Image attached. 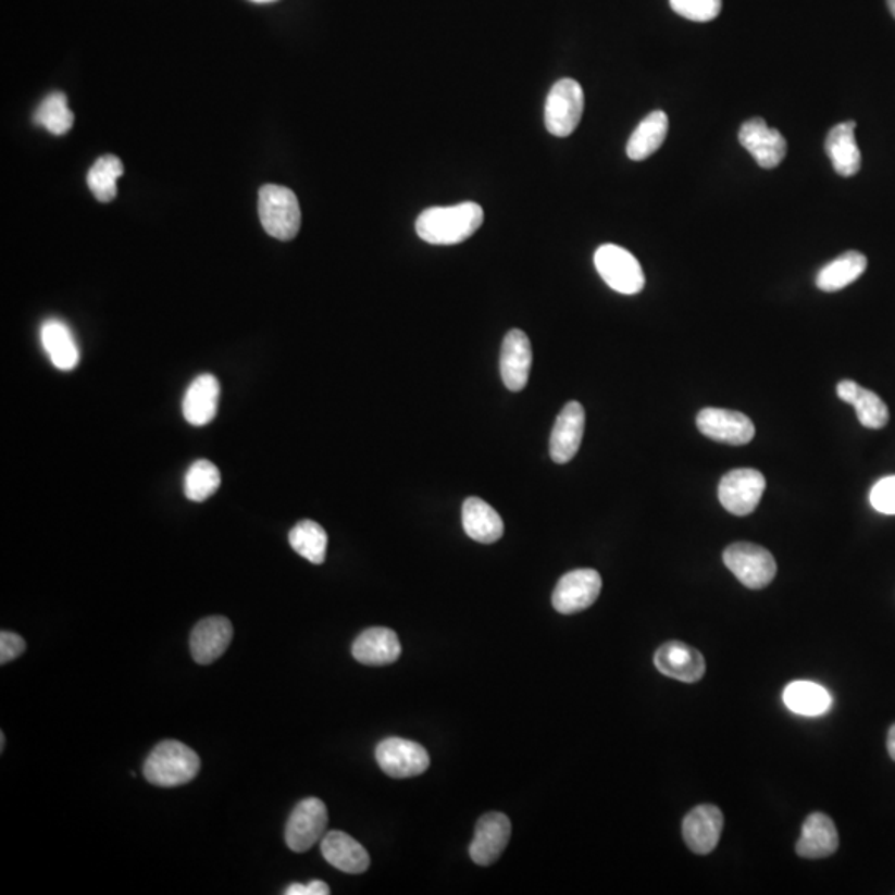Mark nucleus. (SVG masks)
Returning a JSON list of instances; mask_svg holds the SVG:
<instances>
[{
	"instance_id": "obj_1",
	"label": "nucleus",
	"mask_w": 895,
	"mask_h": 895,
	"mask_svg": "<svg viewBox=\"0 0 895 895\" xmlns=\"http://www.w3.org/2000/svg\"><path fill=\"white\" fill-rule=\"evenodd\" d=\"M485 221L483 208L476 202H461L446 208H430L417 220V234L428 245L453 246L470 239Z\"/></svg>"
},
{
	"instance_id": "obj_2",
	"label": "nucleus",
	"mask_w": 895,
	"mask_h": 895,
	"mask_svg": "<svg viewBox=\"0 0 895 895\" xmlns=\"http://www.w3.org/2000/svg\"><path fill=\"white\" fill-rule=\"evenodd\" d=\"M201 760L185 743L176 739L161 742L145 761L144 774L148 783L160 787L183 786L198 776Z\"/></svg>"
},
{
	"instance_id": "obj_3",
	"label": "nucleus",
	"mask_w": 895,
	"mask_h": 895,
	"mask_svg": "<svg viewBox=\"0 0 895 895\" xmlns=\"http://www.w3.org/2000/svg\"><path fill=\"white\" fill-rule=\"evenodd\" d=\"M259 217L269 236L279 240L294 239L302 223L299 199L284 186H262L259 191Z\"/></svg>"
},
{
	"instance_id": "obj_4",
	"label": "nucleus",
	"mask_w": 895,
	"mask_h": 895,
	"mask_svg": "<svg viewBox=\"0 0 895 895\" xmlns=\"http://www.w3.org/2000/svg\"><path fill=\"white\" fill-rule=\"evenodd\" d=\"M584 113V91L572 78H562L547 95L544 123L547 132L558 138L572 135Z\"/></svg>"
},
{
	"instance_id": "obj_5",
	"label": "nucleus",
	"mask_w": 895,
	"mask_h": 895,
	"mask_svg": "<svg viewBox=\"0 0 895 895\" xmlns=\"http://www.w3.org/2000/svg\"><path fill=\"white\" fill-rule=\"evenodd\" d=\"M723 562L748 589H765L776 575V561L770 550L751 543L726 547Z\"/></svg>"
},
{
	"instance_id": "obj_6",
	"label": "nucleus",
	"mask_w": 895,
	"mask_h": 895,
	"mask_svg": "<svg viewBox=\"0 0 895 895\" xmlns=\"http://www.w3.org/2000/svg\"><path fill=\"white\" fill-rule=\"evenodd\" d=\"M594 264L604 283L616 293L634 296L645 286L641 262L627 249L616 245L600 246L594 256Z\"/></svg>"
},
{
	"instance_id": "obj_7",
	"label": "nucleus",
	"mask_w": 895,
	"mask_h": 895,
	"mask_svg": "<svg viewBox=\"0 0 895 895\" xmlns=\"http://www.w3.org/2000/svg\"><path fill=\"white\" fill-rule=\"evenodd\" d=\"M767 488V480L760 471L742 468L721 477L718 498L726 511L735 515H748L760 505Z\"/></svg>"
},
{
	"instance_id": "obj_8",
	"label": "nucleus",
	"mask_w": 895,
	"mask_h": 895,
	"mask_svg": "<svg viewBox=\"0 0 895 895\" xmlns=\"http://www.w3.org/2000/svg\"><path fill=\"white\" fill-rule=\"evenodd\" d=\"M376 763L395 780L420 776L430 767V756L419 743L403 738H387L375 749Z\"/></svg>"
},
{
	"instance_id": "obj_9",
	"label": "nucleus",
	"mask_w": 895,
	"mask_h": 895,
	"mask_svg": "<svg viewBox=\"0 0 895 895\" xmlns=\"http://www.w3.org/2000/svg\"><path fill=\"white\" fill-rule=\"evenodd\" d=\"M327 824L328 815L324 803L319 798L303 799L287 821V846L294 853H307L325 836Z\"/></svg>"
},
{
	"instance_id": "obj_10",
	"label": "nucleus",
	"mask_w": 895,
	"mask_h": 895,
	"mask_svg": "<svg viewBox=\"0 0 895 895\" xmlns=\"http://www.w3.org/2000/svg\"><path fill=\"white\" fill-rule=\"evenodd\" d=\"M602 591V577L594 569H575L562 575L552 593V606L559 613L582 612L589 609Z\"/></svg>"
},
{
	"instance_id": "obj_11",
	"label": "nucleus",
	"mask_w": 895,
	"mask_h": 895,
	"mask_svg": "<svg viewBox=\"0 0 895 895\" xmlns=\"http://www.w3.org/2000/svg\"><path fill=\"white\" fill-rule=\"evenodd\" d=\"M697 426L701 435L730 446L748 445L755 438V425L739 411L704 408L698 413Z\"/></svg>"
},
{
	"instance_id": "obj_12",
	"label": "nucleus",
	"mask_w": 895,
	"mask_h": 895,
	"mask_svg": "<svg viewBox=\"0 0 895 895\" xmlns=\"http://www.w3.org/2000/svg\"><path fill=\"white\" fill-rule=\"evenodd\" d=\"M739 144L765 170H773L786 157L787 145L778 129L770 128L763 119L743 123L738 133Z\"/></svg>"
},
{
	"instance_id": "obj_13",
	"label": "nucleus",
	"mask_w": 895,
	"mask_h": 895,
	"mask_svg": "<svg viewBox=\"0 0 895 895\" xmlns=\"http://www.w3.org/2000/svg\"><path fill=\"white\" fill-rule=\"evenodd\" d=\"M511 837V821L502 812H488L481 816L470 846V856L474 865L492 866L502 856Z\"/></svg>"
},
{
	"instance_id": "obj_14",
	"label": "nucleus",
	"mask_w": 895,
	"mask_h": 895,
	"mask_svg": "<svg viewBox=\"0 0 895 895\" xmlns=\"http://www.w3.org/2000/svg\"><path fill=\"white\" fill-rule=\"evenodd\" d=\"M234 629L226 617L214 616L202 619L192 629L189 638L191 657L199 666L216 662L233 642Z\"/></svg>"
},
{
	"instance_id": "obj_15",
	"label": "nucleus",
	"mask_w": 895,
	"mask_h": 895,
	"mask_svg": "<svg viewBox=\"0 0 895 895\" xmlns=\"http://www.w3.org/2000/svg\"><path fill=\"white\" fill-rule=\"evenodd\" d=\"M654 663L662 675L685 683L700 682L707 670L704 656L697 648L676 641L663 644L656 651Z\"/></svg>"
},
{
	"instance_id": "obj_16",
	"label": "nucleus",
	"mask_w": 895,
	"mask_h": 895,
	"mask_svg": "<svg viewBox=\"0 0 895 895\" xmlns=\"http://www.w3.org/2000/svg\"><path fill=\"white\" fill-rule=\"evenodd\" d=\"M585 411L579 401H569L550 433L549 453L556 463H569L577 455L584 436Z\"/></svg>"
},
{
	"instance_id": "obj_17",
	"label": "nucleus",
	"mask_w": 895,
	"mask_h": 895,
	"mask_svg": "<svg viewBox=\"0 0 895 895\" xmlns=\"http://www.w3.org/2000/svg\"><path fill=\"white\" fill-rule=\"evenodd\" d=\"M533 365V347L530 337L520 328H512L506 334L501 349V376L506 388L521 391L530 381Z\"/></svg>"
},
{
	"instance_id": "obj_18",
	"label": "nucleus",
	"mask_w": 895,
	"mask_h": 895,
	"mask_svg": "<svg viewBox=\"0 0 895 895\" xmlns=\"http://www.w3.org/2000/svg\"><path fill=\"white\" fill-rule=\"evenodd\" d=\"M723 815L713 805H701L692 809L683 819V840L695 854H710L720 841L723 831Z\"/></svg>"
},
{
	"instance_id": "obj_19",
	"label": "nucleus",
	"mask_w": 895,
	"mask_h": 895,
	"mask_svg": "<svg viewBox=\"0 0 895 895\" xmlns=\"http://www.w3.org/2000/svg\"><path fill=\"white\" fill-rule=\"evenodd\" d=\"M221 385L216 376L202 373L186 390L183 398V415L192 426H204L213 422L220 403Z\"/></svg>"
},
{
	"instance_id": "obj_20",
	"label": "nucleus",
	"mask_w": 895,
	"mask_h": 895,
	"mask_svg": "<svg viewBox=\"0 0 895 895\" xmlns=\"http://www.w3.org/2000/svg\"><path fill=\"white\" fill-rule=\"evenodd\" d=\"M321 850L328 865L346 874H362L370 868L365 847L341 831H331L321 841Z\"/></svg>"
},
{
	"instance_id": "obj_21",
	"label": "nucleus",
	"mask_w": 895,
	"mask_h": 895,
	"mask_svg": "<svg viewBox=\"0 0 895 895\" xmlns=\"http://www.w3.org/2000/svg\"><path fill=\"white\" fill-rule=\"evenodd\" d=\"M840 847L836 825L830 816L812 812L803 824L801 837L796 844V853L805 859H824L833 856Z\"/></svg>"
},
{
	"instance_id": "obj_22",
	"label": "nucleus",
	"mask_w": 895,
	"mask_h": 895,
	"mask_svg": "<svg viewBox=\"0 0 895 895\" xmlns=\"http://www.w3.org/2000/svg\"><path fill=\"white\" fill-rule=\"evenodd\" d=\"M400 654L398 635L385 627L362 632L352 645V656L363 666H390L400 659Z\"/></svg>"
},
{
	"instance_id": "obj_23",
	"label": "nucleus",
	"mask_w": 895,
	"mask_h": 895,
	"mask_svg": "<svg viewBox=\"0 0 895 895\" xmlns=\"http://www.w3.org/2000/svg\"><path fill=\"white\" fill-rule=\"evenodd\" d=\"M854 129H856V122L840 123L828 133V138H825V154L830 157L837 175L844 178L856 175L862 163Z\"/></svg>"
},
{
	"instance_id": "obj_24",
	"label": "nucleus",
	"mask_w": 895,
	"mask_h": 895,
	"mask_svg": "<svg viewBox=\"0 0 895 895\" xmlns=\"http://www.w3.org/2000/svg\"><path fill=\"white\" fill-rule=\"evenodd\" d=\"M837 397L856 408L857 419L866 428H884L888 423V408L881 397L856 382L843 381L837 385Z\"/></svg>"
},
{
	"instance_id": "obj_25",
	"label": "nucleus",
	"mask_w": 895,
	"mask_h": 895,
	"mask_svg": "<svg viewBox=\"0 0 895 895\" xmlns=\"http://www.w3.org/2000/svg\"><path fill=\"white\" fill-rule=\"evenodd\" d=\"M463 527L468 537L481 544H493L505 534V523L493 506L480 498H468L463 505Z\"/></svg>"
},
{
	"instance_id": "obj_26",
	"label": "nucleus",
	"mask_w": 895,
	"mask_h": 895,
	"mask_svg": "<svg viewBox=\"0 0 895 895\" xmlns=\"http://www.w3.org/2000/svg\"><path fill=\"white\" fill-rule=\"evenodd\" d=\"M43 350L49 356L50 362L59 370H74L80 360L77 341L72 335L71 328L66 327L59 319H49L40 331Z\"/></svg>"
},
{
	"instance_id": "obj_27",
	"label": "nucleus",
	"mask_w": 895,
	"mask_h": 895,
	"mask_svg": "<svg viewBox=\"0 0 895 895\" xmlns=\"http://www.w3.org/2000/svg\"><path fill=\"white\" fill-rule=\"evenodd\" d=\"M868 269V259L857 251L844 252L825 264L816 275V286L824 293H837L859 279Z\"/></svg>"
},
{
	"instance_id": "obj_28",
	"label": "nucleus",
	"mask_w": 895,
	"mask_h": 895,
	"mask_svg": "<svg viewBox=\"0 0 895 895\" xmlns=\"http://www.w3.org/2000/svg\"><path fill=\"white\" fill-rule=\"evenodd\" d=\"M667 133H669V116L660 110L651 112L642 120L641 125L629 138L627 157L634 161L647 160L662 147Z\"/></svg>"
},
{
	"instance_id": "obj_29",
	"label": "nucleus",
	"mask_w": 895,
	"mask_h": 895,
	"mask_svg": "<svg viewBox=\"0 0 895 895\" xmlns=\"http://www.w3.org/2000/svg\"><path fill=\"white\" fill-rule=\"evenodd\" d=\"M783 700L793 713L803 714V717H819L833 707V697L824 686L805 682V680L790 683L784 688Z\"/></svg>"
},
{
	"instance_id": "obj_30",
	"label": "nucleus",
	"mask_w": 895,
	"mask_h": 895,
	"mask_svg": "<svg viewBox=\"0 0 895 895\" xmlns=\"http://www.w3.org/2000/svg\"><path fill=\"white\" fill-rule=\"evenodd\" d=\"M290 547L312 564H322L327 556L328 536L315 521L303 520L289 533Z\"/></svg>"
},
{
	"instance_id": "obj_31",
	"label": "nucleus",
	"mask_w": 895,
	"mask_h": 895,
	"mask_svg": "<svg viewBox=\"0 0 895 895\" xmlns=\"http://www.w3.org/2000/svg\"><path fill=\"white\" fill-rule=\"evenodd\" d=\"M123 173H125V167L119 157L115 154L100 157L88 171V188L98 201H113L116 198V182Z\"/></svg>"
},
{
	"instance_id": "obj_32",
	"label": "nucleus",
	"mask_w": 895,
	"mask_h": 895,
	"mask_svg": "<svg viewBox=\"0 0 895 895\" xmlns=\"http://www.w3.org/2000/svg\"><path fill=\"white\" fill-rule=\"evenodd\" d=\"M221 473L210 460H198L185 476V495L189 501L202 502L220 489Z\"/></svg>"
},
{
	"instance_id": "obj_33",
	"label": "nucleus",
	"mask_w": 895,
	"mask_h": 895,
	"mask_svg": "<svg viewBox=\"0 0 895 895\" xmlns=\"http://www.w3.org/2000/svg\"><path fill=\"white\" fill-rule=\"evenodd\" d=\"M74 112L69 109L65 94L62 91L50 94L34 115V122L49 129L52 135H65L74 126Z\"/></svg>"
},
{
	"instance_id": "obj_34",
	"label": "nucleus",
	"mask_w": 895,
	"mask_h": 895,
	"mask_svg": "<svg viewBox=\"0 0 895 895\" xmlns=\"http://www.w3.org/2000/svg\"><path fill=\"white\" fill-rule=\"evenodd\" d=\"M673 12L694 22H710L721 12V0H670Z\"/></svg>"
},
{
	"instance_id": "obj_35",
	"label": "nucleus",
	"mask_w": 895,
	"mask_h": 895,
	"mask_svg": "<svg viewBox=\"0 0 895 895\" xmlns=\"http://www.w3.org/2000/svg\"><path fill=\"white\" fill-rule=\"evenodd\" d=\"M871 505L882 514H895V476L878 481L871 492Z\"/></svg>"
},
{
	"instance_id": "obj_36",
	"label": "nucleus",
	"mask_w": 895,
	"mask_h": 895,
	"mask_svg": "<svg viewBox=\"0 0 895 895\" xmlns=\"http://www.w3.org/2000/svg\"><path fill=\"white\" fill-rule=\"evenodd\" d=\"M25 651V641L14 632L4 631L0 634V663L12 662Z\"/></svg>"
},
{
	"instance_id": "obj_37",
	"label": "nucleus",
	"mask_w": 895,
	"mask_h": 895,
	"mask_svg": "<svg viewBox=\"0 0 895 895\" xmlns=\"http://www.w3.org/2000/svg\"><path fill=\"white\" fill-rule=\"evenodd\" d=\"M287 895H328L331 894V888L325 882L322 881H312L309 884H293L286 888Z\"/></svg>"
},
{
	"instance_id": "obj_38",
	"label": "nucleus",
	"mask_w": 895,
	"mask_h": 895,
	"mask_svg": "<svg viewBox=\"0 0 895 895\" xmlns=\"http://www.w3.org/2000/svg\"><path fill=\"white\" fill-rule=\"evenodd\" d=\"M887 751L888 755H891L892 760L895 761V725H892L891 730H888Z\"/></svg>"
},
{
	"instance_id": "obj_39",
	"label": "nucleus",
	"mask_w": 895,
	"mask_h": 895,
	"mask_svg": "<svg viewBox=\"0 0 895 895\" xmlns=\"http://www.w3.org/2000/svg\"><path fill=\"white\" fill-rule=\"evenodd\" d=\"M888 9H891L892 15L895 17V0H887Z\"/></svg>"
},
{
	"instance_id": "obj_40",
	"label": "nucleus",
	"mask_w": 895,
	"mask_h": 895,
	"mask_svg": "<svg viewBox=\"0 0 895 895\" xmlns=\"http://www.w3.org/2000/svg\"><path fill=\"white\" fill-rule=\"evenodd\" d=\"M252 2H258V4H268V2H274V0H252Z\"/></svg>"
},
{
	"instance_id": "obj_41",
	"label": "nucleus",
	"mask_w": 895,
	"mask_h": 895,
	"mask_svg": "<svg viewBox=\"0 0 895 895\" xmlns=\"http://www.w3.org/2000/svg\"><path fill=\"white\" fill-rule=\"evenodd\" d=\"M0 736H2V745H0V748H2V751H4V746H5V736H4V733H2V735H0Z\"/></svg>"
}]
</instances>
